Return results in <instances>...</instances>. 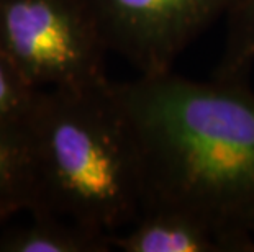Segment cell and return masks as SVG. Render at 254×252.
Here are the masks:
<instances>
[{
    "label": "cell",
    "mask_w": 254,
    "mask_h": 252,
    "mask_svg": "<svg viewBox=\"0 0 254 252\" xmlns=\"http://www.w3.org/2000/svg\"><path fill=\"white\" fill-rule=\"evenodd\" d=\"M131 126L148 210L179 211L254 252V92L246 80L169 71L113 82Z\"/></svg>",
    "instance_id": "obj_1"
},
{
    "label": "cell",
    "mask_w": 254,
    "mask_h": 252,
    "mask_svg": "<svg viewBox=\"0 0 254 252\" xmlns=\"http://www.w3.org/2000/svg\"><path fill=\"white\" fill-rule=\"evenodd\" d=\"M40 210L115 236L148 208L141 154L113 92L40 89L28 111Z\"/></svg>",
    "instance_id": "obj_2"
},
{
    "label": "cell",
    "mask_w": 254,
    "mask_h": 252,
    "mask_svg": "<svg viewBox=\"0 0 254 252\" xmlns=\"http://www.w3.org/2000/svg\"><path fill=\"white\" fill-rule=\"evenodd\" d=\"M107 52L77 0H0V56L31 87L104 84Z\"/></svg>",
    "instance_id": "obj_3"
},
{
    "label": "cell",
    "mask_w": 254,
    "mask_h": 252,
    "mask_svg": "<svg viewBox=\"0 0 254 252\" xmlns=\"http://www.w3.org/2000/svg\"><path fill=\"white\" fill-rule=\"evenodd\" d=\"M104 40L138 76L174 71L176 62L236 0H77Z\"/></svg>",
    "instance_id": "obj_4"
},
{
    "label": "cell",
    "mask_w": 254,
    "mask_h": 252,
    "mask_svg": "<svg viewBox=\"0 0 254 252\" xmlns=\"http://www.w3.org/2000/svg\"><path fill=\"white\" fill-rule=\"evenodd\" d=\"M122 252H248L235 238L198 219L171 210H148L122 233L112 236Z\"/></svg>",
    "instance_id": "obj_5"
},
{
    "label": "cell",
    "mask_w": 254,
    "mask_h": 252,
    "mask_svg": "<svg viewBox=\"0 0 254 252\" xmlns=\"http://www.w3.org/2000/svg\"><path fill=\"white\" fill-rule=\"evenodd\" d=\"M26 118L0 123V214L10 219L40 210L36 159Z\"/></svg>",
    "instance_id": "obj_6"
},
{
    "label": "cell",
    "mask_w": 254,
    "mask_h": 252,
    "mask_svg": "<svg viewBox=\"0 0 254 252\" xmlns=\"http://www.w3.org/2000/svg\"><path fill=\"white\" fill-rule=\"evenodd\" d=\"M21 226L0 228V252H109L112 236L53 214H30Z\"/></svg>",
    "instance_id": "obj_7"
},
{
    "label": "cell",
    "mask_w": 254,
    "mask_h": 252,
    "mask_svg": "<svg viewBox=\"0 0 254 252\" xmlns=\"http://www.w3.org/2000/svg\"><path fill=\"white\" fill-rule=\"evenodd\" d=\"M223 21V48L213 77L248 80L254 67V0H236Z\"/></svg>",
    "instance_id": "obj_8"
},
{
    "label": "cell",
    "mask_w": 254,
    "mask_h": 252,
    "mask_svg": "<svg viewBox=\"0 0 254 252\" xmlns=\"http://www.w3.org/2000/svg\"><path fill=\"white\" fill-rule=\"evenodd\" d=\"M38 90L0 56V123L25 120Z\"/></svg>",
    "instance_id": "obj_9"
},
{
    "label": "cell",
    "mask_w": 254,
    "mask_h": 252,
    "mask_svg": "<svg viewBox=\"0 0 254 252\" xmlns=\"http://www.w3.org/2000/svg\"><path fill=\"white\" fill-rule=\"evenodd\" d=\"M10 221V218H7V216H3V214H0V228L3 226L5 223H8Z\"/></svg>",
    "instance_id": "obj_10"
},
{
    "label": "cell",
    "mask_w": 254,
    "mask_h": 252,
    "mask_svg": "<svg viewBox=\"0 0 254 252\" xmlns=\"http://www.w3.org/2000/svg\"><path fill=\"white\" fill-rule=\"evenodd\" d=\"M253 243H254V234H253Z\"/></svg>",
    "instance_id": "obj_11"
}]
</instances>
